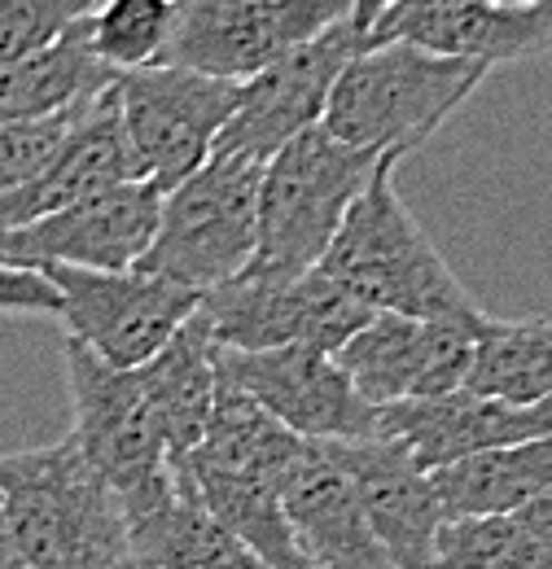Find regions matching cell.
I'll return each instance as SVG.
<instances>
[{
	"label": "cell",
	"instance_id": "6da1fadb",
	"mask_svg": "<svg viewBox=\"0 0 552 569\" xmlns=\"http://www.w3.org/2000/svg\"><path fill=\"white\" fill-rule=\"evenodd\" d=\"M400 153H382L373 180L346 211L329 250L321 254V272L346 289L373 316H408L443 325H486L483 307L447 268L430 232L416 223L400 193Z\"/></svg>",
	"mask_w": 552,
	"mask_h": 569
},
{
	"label": "cell",
	"instance_id": "7a4b0ae2",
	"mask_svg": "<svg viewBox=\"0 0 552 569\" xmlns=\"http://www.w3.org/2000/svg\"><path fill=\"white\" fill-rule=\"evenodd\" d=\"M0 512L22 569L128 561V512L70 438L0 456Z\"/></svg>",
	"mask_w": 552,
	"mask_h": 569
},
{
	"label": "cell",
	"instance_id": "3957f363",
	"mask_svg": "<svg viewBox=\"0 0 552 569\" xmlns=\"http://www.w3.org/2000/svg\"><path fill=\"white\" fill-rule=\"evenodd\" d=\"M486 74L479 62L416 44H364L338 74L321 128L355 149L408 158L479 92Z\"/></svg>",
	"mask_w": 552,
	"mask_h": 569
},
{
	"label": "cell",
	"instance_id": "277c9868",
	"mask_svg": "<svg viewBox=\"0 0 552 569\" xmlns=\"http://www.w3.org/2000/svg\"><path fill=\"white\" fill-rule=\"evenodd\" d=\"M259 158L210 153L194 176L162 193L154 241L137 268L194 293L233 281L259 246Z\"/></svg>",
	"mask_w": 552,
	"mask_h": 569
},
{
	"label": "cell",
	"instance_id": "5b68a950",
	"mask_svg": "<svg viewBox=\"0 0 552 569\" xmlns=\"http://www.w3.org/2000/svg\"><path fill=\"white\" fill-rule=\"evenodd\" d=\"M382 153L343 144L321 123L285 141L259 180V246L255 263L307 272L329 250L346 211L373 180Z\"/></svg>",
	"mask_w": 552,
	"mask_h": 569
},
{
	"label": "cell",
	"instance_id": "8992f818",
	"mask_svg": "<svg viewBox=\"0 0 552 569\" xmlns=\"http://www.w3.org/2000/svg\"><path fill=\"white\" fill-rule=\"evenodd\" d=\"M62 356H67L70 403H75L70 442L97 469V478L119 496L132 521L158 499H167L176 482V465L145 403L137 368H110L75 338H62Z\"/></svg>",
	"mask_w": 552,
	"mask_h": 569
},
{
	"label": "cell",
	"instance_id": "52a82bcc",
	"mask_svg": "<svg viewBox=\"0 0 552 569\" xmlns=\"http://www.w3.org/2000/svg\"><path fill=\"white\" fill-rule=\"evenodd\" d=\"M198 320L219 351L316 347L338 356L346 338L373 320V311L359 307L321 268L285 272L250 259L233 281L198 293Z\"/></svg>",
	"mask_w": 552,
	"mask_h": 569
},
{
	"label": "cell",
	"instance_id": "ba28073f",
	"mask_svg": "<svg viewBox=\"0 0 552 569\" xmlns=\"http://www.w3.org/2000/svg\"><path fill=\"white\" fill-rule=\"evenodd\" d=\"M241 83L210 79L180 67H145L115 74V110L132 176L149 180L158 193L194 176L233 119Z\"/></svg>",
	"mask_w": 552,
	"mask_h": 569
},
{
	"label": "cell",
	"instance_id": "9c48e42d",
	"mask_svg": "<svg viewBox=\"0 0 552 569\" xmlns=\"http://www.w3.org/2000/svg\"><path fill=\"white\" fill-rule=\"evenodd\" d=\"M351 0H171V31L158 67L246 83L289 49L316 40Z\"/></svg>",
	"mask_w": 552,
	"mask_h": 569
},
{
	"label": "cell",
	"instance_id": "30bf717a",
	"mask_svg": "<svg viewBox=\"0 0 552 569\" xmlns=\"http://www.w3.org/2000/svg\"><path fill=\"white\" fill-rule=\"evenodd\" d=\"M36 272H45V281L58 289V316L67 325V338L106 359L110 368H140L198 311L194 289L140 268L92 272L49 263Z\"/></svg>",
	"mask_w": 552,
	"mask_h": 569
},
{
	"label": "cell",
	"instance_id": "8fae6325",
	"mask_svg": "<svg viewBox=\"0 0 552 569\" xmlns=\"http://www.w3.org/2000/svg\"><path fill=\"white\" fill-rule=\"evenodd\" d=\"M219 381L307 442L382 438V412L355 395V386L346 381V372L329 351L316 347L219 351Z\"/></svg>",
	"mask_w": 552,
	"mask_h": 569
},
{
	"label": "cell",
	"instance_id": "7c38bea8",
	"mask_svg": "<svg viewBox=\"0 0 552 569\" xmlns=\"http://www.w3.org/2000/svg\"><path fill=\"white\" fill-rule=\"evenodd\" d=\"M483 325H443L408 316H373L359 333L346 338L338 368L368 408L425 403L465 390L470 363Z\"/></svg>",
	"mask_w": 552,
	"mask_h": 569
},
{
	"label": "cell",
	"instance_id": "4fadbf2b",
	"mask_svg": "<svg viewBox=\"0 0 552 569\" xmlns=\"http://www.w3.org/2000/svg\"><path fill=\"white\" fill-rule=\"evenodd\" d=\"M359 49H364V36L346 18H338L316 40L276 58L268 71L250 74L241 83L233 119L215 141V153H246L268 162L285 141L316 128L338 74Z\"/></svg>",
	"mask_w": 552,
	"mask_h": 569
},
{
	"label": "cell",
	"instance_id": "5bb4252c",
	"mask_svg": "<svg viewBox=\"0 0 552 569\" xmlns=\"http://www.w3.org/2000/svg\"><path fill=\"white\" fill-rule=\"evenodd\" d=\"M162 193L149 180L110 184L67 211L45 214L27 228L0 232V263L9 268H92V272H124L137 268L154 241Z\"/></svg>",
	"mask_w": 552,
	"mask_h": 569
},
{
	"label": "cell",
	"instance_id": "9a60e30c",
	"mask_svg": "<svg viewBox=\"0 0 552 569\" xmlns=\"http://www.w3.org/2000/svg\"><path fill=\"white\" fill-rule=\"evenodd\" d=\"M364 44H416L491 71L552 53V0L531 9H500L486 0H395L368 27Z\"/></svg>",
	"mask_w": 552,
	"mask_h": 569
},
{
	"label": "cell",
	"instance_id": "2e32d148",
	"mask_svg": "<svg viewBox=\"0 0 552 569\" xmlns=\"http://www.w3.org/2000/svg\"><path fill=\"white\" fill-rule=\"evenodd\" d=\"M343 465L359 512L395 569H438V530L447 521L430 473L395 438L325 442Z\"/></svg>",
	"mask_w": 552,
	"mask_h": 569
},
{
	"label": "cell",
	"instance_id": "e0dca14e",
	"mask_svg": "<svg viewBox=\"0 0 552 569\" xmlns=\"http://www.w3.org/2000/svg\"><path fill=\"white\" fill-rule=\"evenodd\" d=\"M544 433H552V399L549 403H509V399H491L474 390H456V395L425 399V403L382 408V438L404 442L425 473L495 451V447L544 438Z\"/></svg>",
	"mask_w": 552,
	"mask_h": 569
},
{
	"label": "cell",
	"instance_id": "ac0fdd59",
	"mask_svg": "<svg viewBox=\"0 0 552 569\" xmlns=\"http://www.w3.org/2000/svg\"><path fill=\"white\" fill-rule=\"evenodd\" d=\"M280 508L312 569H395L377 548L343 465L325 442H303L280 478Z\"/></svg>",
	"mask_w": 552,
	"mask_h": 569
},
{
	"label": "cell",
	"instance_id": "d6986e66",
	"mask_svg": "<svg viewBox=\"0 0 552 569\" xmlns=\"http://www.w3.org/2000/svg\"><path fill=\"white\" fill-rule=\"evenodd\" d=\"M137 180L132 176V158L124 144V128H119V110H115V83L75 119L67 141L53 149V158L22 180L18 189L0 193V232L4 228H27L45 214H58L110 189Z\"/></svg>",
	"mask_w": 552,
	"mask_h": 569
},
{
	"label": "cell",
	"instance_id": "ffe728a7",
	"mask_svg": "<svg viewBox=\"0 0 552 569\" xmlns=\"http://www.w3.org/2000/svg\"><path fill=\"white\" fill-rule=\"evenodd\" d=\"M137 381L176 465L203 442L219 395V347L198 320V311L176 329V338L158 356L140 363Z\"/></svg>",
	"mask_w": 552,
	"mask_h": 569
},
{
	"label": "cell",
	"instance_id": "44dd1931",
	"mask_svg": "<svg viewBox=\"0 0 552 569\" xmlns=\"http://www.w3.org/2000/svg\"><path fill=\"white\" fill-rule=\"evenodd\" d=\"M115 83L88 49V18L49 49L18 58L0 71V123H40L92 106Z\"/></svg>",
	"mask_w": 552,
	"mask_h": 569
},
{
	"label": "cell",
	"instance_id": "7402d4cb",
	"mask_svg": "<svg viewBox=\"0 0 552 569\" xmlns=\"http://www.w3.org/2000/svg\"><path fill=\"white\" fill-rule=\"evenodd\" d=\"M128 557L149 569H264L210 517L180 469L167 499L128 521Z\"/></svg>",
	"mask_w": 552,
	"mask_h": 569
},
{
	"label": "cell",
	"instance_id": "603a6c76",
	"mask_svg": "<svg viewBox=\"0 0 552 569\" xmlns=\"http://www.w3.org/2000/svg\"><path fill=\"white\" fill-rule=\"evenodd\" d=\"M447 517H509L552 491V433L495 447L430 473Z\"/></svg>",
	"mask_w": 552,
	"mask_h": 569
},
{
	"label": "cell",
	"instance_id": "cb8c5ba5",
	"mask_svg": "<svg viewBox=\"0 0 552 569\" xmlns=\"http://www.w3.org/2000/svg\"><path fill=\"white\" fill-rule=\"evenodd\" d=\"M465 390L509 403H549L552 320H486Z\"/></svg>",
	"mask_w": 552,
	"mask_h": 569
},
{
	"label": "cell",
	"instance_id": "d4e9b609",
	"mask_svg": "<svg viewBox=\"0 0 552 569\" xmlns=\"http://www.w3.org/2000/svg\"><path fill=\"white\" fill-rule=\"evenodd\" d=\"M171 31V0H101L88 13V49L115 74L158 67Z\"/></svg>",
	"mask_w": 552,
	"mask_h": 569
},
{
	"label": "cell",
	"instance_id": "484cf974",
	"mask_svg": "<svg viewBox=\"0 0 552 569\" xmlns=\"http://www.w3.org/2000/svg\"><path fill=\"white\" fill-rule=\"evenodd\" d=\"M438 569H552V548H544L513 512L447 517L438 530Z\"/></svg>",
	"mask_w": 552,
	"mask_h": 569
},
{
	"label": "cell",
	"instance_id": "4316f807",
	"mask_svg": "<svg viewBox=\"0 0 552 569\" xmlns=\"http://www.w3.org/2000/svg\"><path fill=\"white\" fill-rule=\"evenodd\" d=\"M101 0H0V71L62 40Z\"/></svg>",
	"mask_w": 552,
	"mask_h": 569
},
{
	"label": "cell",
	"instance_id": "83f0119b",
	"mask_svg": "<svg viewBox=\"0 0 552 569\" xmlns=\"http://www.w3.org/2000/svg\"><path fill=\"white\" fill-rule=\"evenodd\" d=\"M83 110L58 114V119H40V123H0V193H9L22 180H31L53 158V149L67 141V132L75 128V119Z\"/></svg>",
	"mask_w": 552,
	"mask_h": 569
},
{
	"label": "cell",
	"instance_id": "f1b7e54d",
	"mask_svg": "<svg viewBox=\"0 0 552 569\" xmlns=\"http://www.w3.org/2000/svg\"><path fill=\"white\" fill-rule=\"evenodd\" d=\"M0 316H58V289L36 268L0 263Z\"/></svg>",
	"mask_w": 552,
	"mask_h": 569
},
{
	"label": "cell",
	"instance_id": "f546056e",
	"mask_svg": "<svg viewBox=\"0 0 552 569\" xmlns=\"http://www.w3.org/2000/svg\"><path fill=\"white\" fill-rule=\"evenodd\" d=\"M513 517H518V521H522V526H526L544 548H552V491L549 496H540L535 503H526V508H522V512H513Z\"/></svg>",
	"mask_w": 552,
	"mask_h": 569
},
{
	"label": "cell",
	"instance_id": "4dcf8cb0",
	"mask_svg": "<svg viewBox=\"0 0 552 569\" xmlns=\"http://www.w3.org/2000/svg\"><path fill=\"white\" fill-rule=\"evenodd\" d=\"M391 4H395V0H351V4H346V22H351L359 36H368V27H373Z\"/></svg>",
	"mask_w": 552,
	"mask_h": 569
},
{
	"label": "cell",
	"instance_id": "1f68e13d",
	"mask_svg": "<svg viewBox=\"0 0 552 569\" xmlns=\"http://www.w3.org/2000/svg\"><path fill=\"white\" fill-rule=\"evenodd\" d=\"M0 569H22V561L13 557V548H9V543H0Z\"/></svg>",
	"mask_w": 552,
	"mask_h": 569
},
{
	"label": "cell",
	"instance_id": "d6a6232c",
	"mask_svg": "<svg viewBox=\"0 0 552 569\" xmlns=\"http://www.w3.org/2000/svg\"><path fill=\"white\" fill-rule=\"evenodd\" d=\"M486 4H500V9H531V4H540V0H486Z\"/></svg>",
	"mask_w": 552,
	"mask_h": 569
},
{
	"label": "cell",
	"instance_id": "836d02e7",
	"mask_svg": "<svg viewBox=\"0 0 552 569\" xmlns=\"http://www.w3.org/2000/svg\"><path fill=\"white\" fill-rule=\"evenodd\" d=\"M115 569H149V566H145V561H137V557H128L124 566H115Z\"/></svg>",
	"mask_w": 552,
	"mask_h": 569
}]
</instances>
